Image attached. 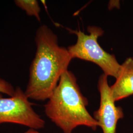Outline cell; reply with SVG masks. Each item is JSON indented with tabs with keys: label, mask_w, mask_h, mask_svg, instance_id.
Instances as JSON below:
<instances>
[{
	"label": "cell",
	"mask_w": 133,
	"mask_h": 133,
	"mask_svg": "<svg viewBox=\"0 0 133 133\" xmlns=\"http://www.w3.org/2000/svg\"><path fill=\"white\" fill-rule=\"evenodd\" d=\"M19 124L29 129L39 130L44 127V120L34 109L33 104L18 87L12 96L4 98L0 93V125Z\"/></svg>",
	"instance_id": "4"
},
{
	"label": "cell",
	"mask_w": 133,
	"mask_h": 133,
	"mask_svg": "<svg viewBox=\"0 0 133 133\" xmlns=\"http://www.w3.org/2000/svg\"><path fill=\"white\" fill-rule=\"evenodd\" d=\"M108 77L104 74L99 77L98 87L100 92V107L93 114L103 133H116L118 121L124 117L123 111L115 104L111 95Z\"/></svg>",
	"instance_id": "5"
},
{
	"label": "cell",
	"mask_w": 133,
	"mask_h": 133,
	"mask_svg": "<svg viewBox=\"0 0 133 133\" xmlns=\"http://www.w3.org/2000/svg\"><path fill=\"white\" fill-rule=\"evenodd\" d=\"M66 29L70 33L77 36L76 44L68 48L72 58L92 62L100 67L105 76H112L116 79L118 75L121 64L115 55L106 52L98 42L99 38L104 35V30L98 26H89L87 27L89 34H86L80 30Z\"/></svg>",
	"instance_id": "3"
},
{
	"label": "cell",
	"mask_w": 133,
	"mask_h": 133,
	"mask_svg": "<svg viewBox=\"0 0 133 133\" xmlns=\"http://www.w3.org/2000/svg\"><path fill=\"white\" fill-rule=\"evenodd\" d=\"M87 99L82 94L76 77L69 70L61 77L57 87L44 105L48 118L64 133H72L79 126L95 131L99 124L87 107Z\"/></svg>",
	"instance_id": "2"
},
{
	"label": "cell",
	"mask_w": 133,
	"mask_h": 133,
	"mask_svg": "<svg viewBox=\"0 0 133 133\" xmlns=\"http://www.w3.org/2000/svg\"><path fill=\"white\" fill-rule=\"evenodd\" d=\"M14 3L17 6L25 11L30 16H34L40 21L41 8L36 0H15Z\"/></svg>",
	"instance_id": "7"
},
{
	"label": "cell",
	"mask_w": 133,
	"mask_h": 133,
	"mask_svg": "<svg viewBox=\"0 0 133 133\" xmlns=\"http://www.w3.org/2000/svg\"><path fill=\"white\" fill-rule=\"evenodd\" d=\"M35 41L36 52L24 92L30 100L44 101L52 94L72 58L68 48L59 44L57 35L46 25L37 29Z\"/></svg>",
	"instance_id": "1"
},
{
	"label": "cell",
	"mask_w": 133,
	"mask_h": 133,
	"mask_svg": "<svg viewBox=\"0 0 133 133\" xmlns=\"http://www.w3.org/2000/svg\"><path fill=\"white\" fill-rule=\"evenodd\" d=\"M115 102L133 95V58L129 57L121 64L118 75L110 86Z\"/></svg>",
	"instance_id": "6"
},
{
	"label": "cell",
	"mask_w": 133,
	"mask_h": 133,
	"mask_svg": "<svg viewBox=\"0 0 133 133\" xmlns=\"http://www.w3.org/2000/svg\"><path fill=\"white\" fill-rule=\"evenodd\" d=\"M24 133H40L37 130L33 129H29L28 130L26 131Z\"/></svg>",
	"instance_id": "9"
},
{
	"label": "cell",
	"mask_w": 133,
	"mask_h": 133,
	"mask_svg": "<svg viewBox=\"0 0 133 133\" xmlns=\"http://www.w3.org/2000/svg\"><path fill=\"white\" fill-rule=\"evenodd\" d=\"M15 89L10 83L0 77V93H3L9 96H12Z\"/></svg>",
	"instance_id": "8"
}]
</instances>
